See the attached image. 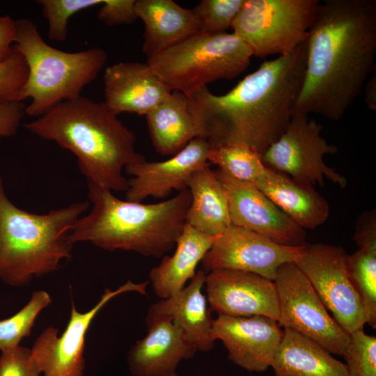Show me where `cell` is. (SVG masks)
<instances>
[{
    "label": "cell",
    "mask_w": 376,
    "mask_h": 376,
    "mask_svg": "<svg viewBox=\"0 0 376 376\" xmlns=\"http://www.w3.org/2000/svg\"><path fill=\"white\" fill-rule=\"evenodd\" d=\"M295 113L340 120L375 68L376 1L319 2L306 40Z\"/></svg>",
    "instance_id": "6da1fadb"
},
{
    "label": "cell",
    "mask_w": 376,
    "mask_h": 376,
    "mask_svg": "<svg viewBox=\"0 0 376 376\" xmlns=\"http://www.w3.org/2000/svg\"><path fill=\"white\" fill-rule=\"evenodd\" d=\"M306 41L285 56L266 61L226 94L204 87L187 97L198 137L210 148L245 144L261 155L295 113L303 84Z\"/></svg>",
    "instance_id": "7a4b0ae2"
},
{
    "label": "cell",
    "mask_w": 376,
    "mask_h": 376,
    "mask_svg": "<svg viewBox=\"0 0 376 376\" xmlns=\"http://www.w3.org/2000/svg\"><path fill=\"white\" fill-rule=\"evenodd\" d=\"M24 127L70 151L86 180L110 191H126L123 171L146 159L135 150L133 132L104 102L82 95L57 104Z\"/></svg>",
    "instance_id": "3957f363"
},
{
    "label": "cell",
    "mask_w": 376,
    "mask_h": 376,
    "mask_svg": "<svg viewBox=\"0 0 376 376\" xmlns=\"http://www.w3.org/2000/svg\"><path fill=\"white\" fill-rule=\"evenodd\" d=\"M91 212L69 233L72 244L88 242L104 250L130 251L160 258L173 249L186 224L191 201L188 189L156 203L123 201L87 181Z\"/></svg>",
    "instance_id": "277c9868"
},
{
    "label": "cell",
    "mask_w": 376,
    "mask_h": 376,
    "mask_svg": "<svg viewBox=\"0 0 376 376\" xmlns=\"http://www.w3.org/2000/svg\"><path fill=\"white\" fill-rule=\"evenodd\" d=\"M89 204L75 203L42 214L29 212L10 201L0 176V281L22 287L58 270L72 256L69 233Z\"/></svg>",
    "instance_id": "5b68a950"
},
{
    "label": "cell",
    "mask_w": 376,
    "mask_h": 376,
    "mask_svg": "<svg viewBox=\"0 0 376 376\" xmlns=\"http://www.w3.org/2000/svg\"><path fill=\"white\" fill-rule=\"evenodd\" d=\"M14 49L23 56L28 77L20 100L30 99L26 115L40 117L57 104L81 95L104 68L107 52L100 47L66 52L45 42L29 19L15 20Z\"/></svg>",
    "instance_id": "8992f818"
},
{
    "label": "cell",
    "mask_w": 376,
    "mask_h": 376,
    "mask_svg": "<svg viewBox=\"0 0 376 376\" xmlns=\"http://www.w3.org/2000/svg\"><path fill=\"white\" fill-rule=\"evenodd\" d=\"M253 52L233 32H198L148 58L171 91L189 96L210 83L232 79L249 65Z\"/></svg>",
    "instance_id": "52a82bcc"
},
{
    "label": "cell",
    "mask_w": 376,
    "mask_h": 376,
    "mask_svg": "<svg viewBox=\"0 0 376 376\" xmlns=\"http://www.w3.org/2000/svg\"><path fill=\"white\" fill-rule=\"evenodd\" d=\"M318 0H244L233 33L253 56H285L306 40Z\"/></svg>",
    "instance_id": "ba28073f"
},
{
    "label": "cell",
    "mask_w": 376,
    "mask_h": 376,
    "mask_svg": "<svg viewBox=\"0 0 376 376\" xmlns=\"http://www.w3.org/2000/svg\"><path fill=\"white\" fill-rule=\"evenodd\" d=\"M278 295V323L319 344L332 354L342 356L350 340L331 317L310 281L297 265L279 267L274 280Z\"/></svg>",
    "instance_id": "9c48e42d"
},
{
    "label": "cell",
    "mask_w": 376,
    "mask_h": 376,
    "mask_svg": "<svg viewBox=\"0 0 376 376\" xmlns=\"http://www.w3.org/2000/svg\"><path fill=\"white\" fill-rule=\"evenodd\" d=\"M322 127L308 115L295 113L280 137L261 156L264 165L307 185L324 186V179L344 188L347 180L324 162L338 151L322 136Z\"/></svg>",
    "instance_id": "30bf717a"
},
{
    "label": "cell",
    "mask_w": 376,
    "mask_h": 376,
    "mask_svg": "<svg viewBox=\"0 0 376 376\" xmlns=\"http://www.w3.org/2000/svg\"><path fill=\"white\" fill-rule=\"evenodd\" d=\"M347 255L339 246L306 244L295 263L335 321L351 334L363 329L366 319L360 297L349 276Z\"/></svg>",
    "instance_id": "8fae6325"
},
{
    "label": "cell",
    "mask_w": 376,
    "mask_h": 376,
    "mask_svg": "<svg viewBox=\"0 0 376 376\" xmlns=\"http://www.w3.org/2000/svg\"><path fill=\"white\" fill-rule=\"evenodd\" d=\"M148 281L134 283L128 280L114 290L106 288L98 302L89 311H77L72 299L70 319L65 331L58 336V329L48 327L35 340L31 355L43 376H83L86 336L100 311L121 294L135 292L146 295Z\"/></svg>",
    "instance_id": "7c38bea8"
},
{
    "label": "cell",
    "mask_w": 376,
    "mask_h": 376,
    "mask_svg": "<svg viewBox=\"0 0 376 376\" xmlns=\"http://www.w3.org/2000/svg\"><path fill=\"white\" fill-rule=\"evenodd\" d=\"M305 245L280 244L253 231L231 225L216 236L201 265L206 273L214 269H234L274 281L279 267L295 263L303 254Z\"/></svg>",
    "instance_id": "4fadbf2b"
},
{
    "label": "cell",
    "mask_w": 376,
    "mask_h": 376,
    "mask_svg": "<svg viewBox=\"0 0 376 376\" xmlns=\"http://www.w3.org/2000/svg\"><path fill=\"white\" fill-rule=\"evenodd\" d=\"M228 203L231 224L283 245L304 246L305 230L296 224L252 182L237 180L217 169Z\"/></svg>",
    "instance_id": "5bb4252c"
},
{
    "label": "cell",
    "mask_w": 376,
    "mask_h": 376,
    "mask_svg": "<svg viewBox=\"0 0 376 376\" xmlns=\"http://www.w3.org/2000/svg\"><path fill=\"white\" fill-rule=\"evenodd\" d=\"M205 285L210 309L218 315H263L279 320L274 281L251 272L221 269L206 274Z\"/></svg>",
    "instance_id": "9a60e30c"
},
{
    "label": "cell",
    "mask_w": 376,
    "mask_h": 376,
    "mask_svg": "<svg viewBox=\"0 0 376 376\" xmlns=\"http://www.w3.org/2000/svg\"><path fill=\"white\" fill-rule=\"evenodd\" d=\"M278 322L263 315L214 319L212 336L222 342L228 357L236 366L253 373L271 367L283 331Z\"/></svg>",
    "instance_id": "2e32d148"
},
{
    "label": "cell",
    "mask_w": 376,
    "mask_h": 376,
    "mask_svg": "<svg viewBox=\"0 0 376 376\" xmlns=\"http://www.w3.org/2000/svg\"><path fill=\"white\" fill-rule=\"evenodd\" d=\"M210 146L201 137L192 139L180 152L162 162L146 159L125 166L133 177L128 180L125 200L141 202L148 196L164 198L173 191L187 189L192 175L210 165L207 155Z\"/></svg>",
    "instance_id": "e0dca14e"
},
{
    "label": "cell",
    "mask_w": 376,
    "mask_h": 376,
    "mask_svg": "<svg viewBox=\"0 0 376 376\" xmlns=\"http://www.w3.org/2000/svg\"><path fill=\"white\" fill-rule=\"evenodd\" d=\"M146 323L147 334L127 353L130 372L133 376H175L179 364L193 358L196 347L169 318L146 319Z\"/></svg>",
    "instance_id": "ac0fdd59"
},
{
    "label": "cell",
    "mask_w": 376,
    "mask_h": 376,
    "mask_svg": "<svg viewBox=\"0 0 376 376\" xmlns=\"http://www.w3.org/2000/svg\"><path fill=\"white\" fill-rule=\"evenodd\" d=\"M171 92L147 62H120L105 68L104 102L116 116H146Z\"/></svg>",
    "instance_id": "d6986e66"
},
{
    "label": "cell",
    "mask_w": 376,
    "mask_h": 376,
    "mask_svg": "<svg viewBox=\"0 0 376 376\" xmlns=\"http://www.w3.org/2000/svg\"><path fill=\"white\" fill-rule=\"evenodd\" d=\"M206 272L200 269L181 290L152 304L146 319L169 318L186 334L197 351L209 352L214 346L212 336L214 319L203 294Z\"/></svg>",
    "instance_id": "ffe728a7"
},
{
    "label": "cell",
    "mask_w": 376,
    "mask_h": 376,
    "mask_svg": "<svg viewBox=\"0 0 376 376\" xmlns=\"http://www.w3.org/2000/svg\"><path fill=\"white\" fill-rule=\"evenodd\" d=\"M135 11L144 24L142 51L148 58L200 32L193 10L173 0H136Z\"/></svg>",
    "instance_id": "44dd1931"
},
{
    "label": "cell",
    "mask_w": 376,
    "mask_h": 376,
    "mask_svg": "<svg viewBox=\"0 0 376 376\" xmlns=\"http://www.w3.org/2000/svg\"><path fill=\"white\" fill-rule=\"evenodd\" d=\"M254 184L304 230L314 229L329 217L328 202L313 186L299 183L268 168Z\"/></svg>",
    "instance_id": "7402d4cb"
},
{
    "label": "cell",
    "mask_w": 376,
    "mask_h": 376,
    "mask_svg": "<svg viewBox=\"0 0 376 376\" xmlns=\"http://www.w3.org/2000/svg\"><path fill=\"white\" fill-rule=\"evenodd\" d=\"M216 236L205 235L185 224L173 255L165 256L149 273L157 297L166 299L185 286L195 275L198 264L210 249Z\"/></svg>",
    "instance_id": "603a6c76"
},
{
    "label": "cell",
    "mask_w": 376,
    "mask_h": 376,
    "mask_svg": "<svg viewBox=\"0 0 376 376\" xmlns=\"http://www.w3.org/2000/svg\"><path fill=\"white\" fill-rule=\"evenodd\" d=\"M274 376H348L345 363L315 341L288 329L272 361Z\"/></svg>",
    "instance_id": "cb8c5ba5"
},
{
    "label": "cell",
    "mask_w": 376,
    "mask_h": 376,
    "mask_svg": "<svg viewBox=\"0 0 376 376\" xmlns=\"http://www.w3.org/2000/svg\"><path fill=\"white\" fill-rule=\"evenodd\" d=\"M146 116L152 143L161 155L173 156L198 137L187 97L182 93L172 91Z\"/></svg>",
    "instance_id": "d4e9b609"
},
{
    "label": "cell",
    "mask_w": 376,
    "mask_h": 376,
    "mask_svg": "<svg viewBox=\"0 0 376 376\" xmlns=\"http://www.w3.org/2000/svg\"><path fill=\"white\" fill-rule=\"evenodd\" d=\"M187 189L191 201L186 224L210 236L221 234L232 225L225 190L210 165L192 175Z\"/></svg>",
    "instance_id": "484cf974"
},
{
    "label": "cell",
    "mask_w": 376,
    "mask_h": 376,
    "mask_svg": "<svg viewBox=\"0 0 376 376\" xmlns=\"http://www.w3.org/2000/svg\"><path fill=\"white\" fill-rule=\"evenodd\" d=\"M349 276L362 303L366 324L376 328V249L359 248L347 255Z\"/></svg>",
    "instance_id": "4316f807"
},
{
    "label": "cell",
    "mask_w": 376,
    "mask_h": 376,
    "mask_svg": "<svg viewBox=\"0 0 376 376\" xmlns=\"http://www.w3.org/2000/svg\"><path fill=\"white\" fill-rule=\"evenodd\" d=\"M261 156L248 146L238 143L210 148L207 161L237 180L255 183L267 169Z\"/></svg>",
    "instance_id": "83f0119b"
},
{
    "label": "cell",
    "mask_w": 376,
    "mask_h": 376,
    "mask_svg": "<svg viewBox=\"0 0 376 376\" xmlns=\"http://www.w3.org/2000/svg\"><path fill=\"white\" fill-rule=\"evenodd\" d=\"M52 302V297L47 291H35L19 311L0 320V351L19 346L24 338L29 337L37 317Z\"/></svg>",
    "instance_id": "f1b7e54d"
},
{
    "label": "cell",
    "mask_w": 376,
    "mask_h": 376,
    "mask_svg": "<svg viewBox=\"0 0 376 376\" xmlns=\"http://www.w3.org/2000/svg\"><path fill=\"white\" fill-rule=\"evenodd\" d=\"M244 0H203L193 11L200 32L208 34L226 33L231 28Z\"/></svg>",
    "instance_id": "f546056e"
},
{
    "label": "cell",
    "mask_w": 376,
    "mask_h": 376,
    "mask_svg": "<svg viewBox=\"0 0 376 376\" xmlns=\"http://www.w3.org/2000/svg\"><path fill=\"white\" fill-rule=\"evenodd\" d=\"M104 0H38L44 17L48 22V37L54 42H63L67 38L70 18L77 13L102 5Z\"/></svg>",
    "instance_id": "4dcf8cb0"
},
{
    "label": "cell",
    "mask_w": 376,
    "mask_h": 376,
    "mask_svg": "<svg viewBox=\"0 0 376 376\" xmlns=\"http://www.w3.org/2000/svg\"><path fill=\"white\" fill-rule=\"evenodd\" d=\"M350 335L348 347L343 357L348 376H376V337L363 329Z\"/></svg>",
    "instance_id": "1f68e13d"
},
{
    "label": "cell",
    "mask_w": 376,
    "mask_h": 376,
    "mask_svg": "<svg viewBox=\"0 0 376 376\" xmlns=\"http://www.w3.org/2000/svg\"><path fill=\"white\" fill-rule=\"evenodd\" d=\"M28 73L23 56L13 47L10 56L0 63L1 102L21 101V93Z\"/></svg>",
    "instance_id": "d6a6232c"
},
{
    "label": "cell",
    "mask_w": 376,
    "mask_h": 376,
    "mask_svg": "<svg viewBox=\"0 0 376 376\" xmlns=\"http://www.w3.org/2000/svg\"><path fill=\"white\" fill-rule=\"evenodd\" d=\"M40 373L30 349L19 345L1 352L0 376H40Z\"/></svg>",
    "instance_id": "836d02e7"
},
{
    "label": "cell",
    "mask_w": 376,
    "mask_h": 376,
    "mask_svg": "<svg viewBox=\"0 0 376 376\" xmlns=\"http://www.w3.org/2000/svg\"><path fill=\"white\" fill-rule=\"evenodd\" d=\"M135 3L136 0H104L97 18L108 26L131 24L137 19Z\"/></svg>",
    "instance_id": "e575fe53"
},
{
    "label": "cell",
    "mask_w": 376,
    "mask_h": 376,
    "mask_svg": "<svg viewBox=\"0 0 376 376\" xmlns=\"http://www.w3.org/2000/svg\"><path fill=\"white\" fill-rule=\"evenodd\" d=\"M26 106L21 101H0V139L14 136L26 115Z\"/></svg>",
    "instance_id": "d590c367"
},
{
    "label": "cell",
    "mask_w": 376,
    "mask_h": 376,
    "mask_svg": "<svg viewBox=\"0 0 376 376\" xmlns=\"http://www.w3.org/2000/svg\"><path fill=\"white\" fill-rule=\"evenodd\" d=\"M354 239L359 248L376 249L375 210L365 212L360 216L355 227Z\"/></svg>",
    "instance_id": "8d00e7d4"
},
{
    "label": "cell",
    "mask_w": 376,
    "mask_h": 376,
    "mask_svg": "<svg viewBox=\"0 0 376 376\" xmlns=\"http://www.w3.org/2000/svg\"><path fill=\"white\" fill-rule=\"evenodd\" d=\"M15 34V20L8 15H0V63L12 54Z\"/></svg>",
    "instance_id": "74e56055"
},
{
    "label": "cell",
    "mask_w": 376,
    "mask_h": 376,
    "mask_svg": "<svg viewBox=\"0 0 376 376\" xmlns=\"http://www.w3.org/2000/svg\"><path fill=\"white\" fill-rule=\"evenodd\" d=\"M365 102L370 110H376V77L372 75L366 82Z\"/></svg>",
    "instance_id": "f35d334b"
},
{
    "label": "cell",
    "mask_w": 376,
    "mask_h": 376,
    "mask_svg": "<svg viewBox=\"0 0 376 376\" xmlns=\"http://www.w3.org/2000/svg\"><path fill=\"white\" fill-rule=\"evenodd\" d=\"M175 376H179L178 374H176Z\"/></svg>",
    "instance_id": "ab89813d"
}]
</instances>
